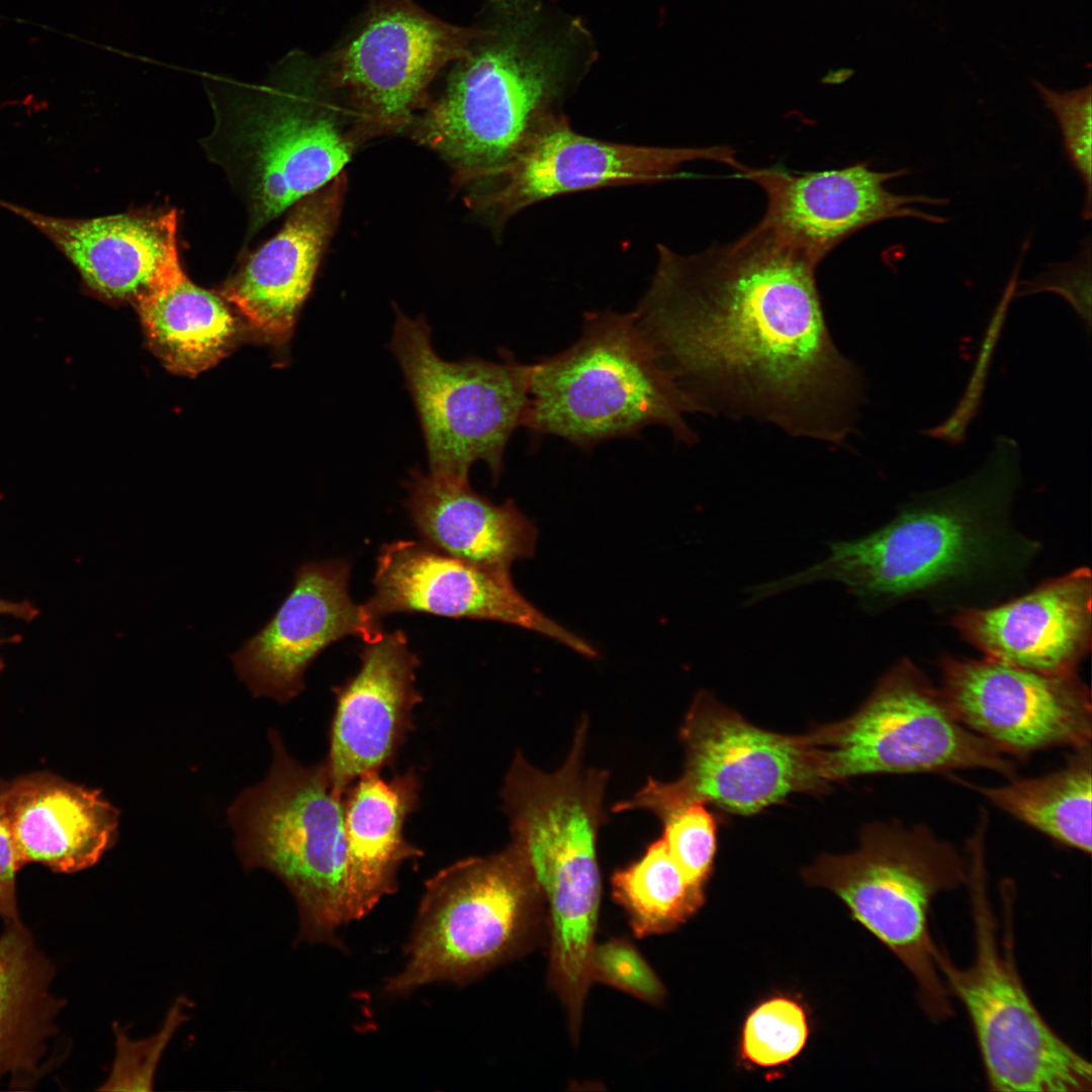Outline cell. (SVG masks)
I'll use <instances>...</instances> for the list:
<instances>
[{
    "instance_id": "cell-1",
    "label": "cell",
    "mask_w": 1092,
    "mask_h": 1092,
    "mask_svg": "<svg viewBox=\"0 0 1092 1092\" xmlns=\"http://www.w3.org/2000/svg\"><path fill=\"white\" fill-rule=\"evenodd\" d=\"M657 254L633 312L701 413L837 445L855 430L863 379L828 330L818 263L758 225L696 254Z\"/></svg>"
},
{
    "instance_id": "cell-2",
    "label": "cell",
    "mask_w": 1092,
    "mask_h": 1092,
    "mask_svg": "<svg viewBox=\"0 0 1092 1092\" xmlns=\"http://www.w3.org/2000/svg\"><path fill=\"white\" fill-rule=\"evenodd\" d=\"M1020 485L1019 445L997 437L971 475L913 494L883 527L829 543L824 559L758 592L767 599L834 581L871 611L917 599L953 612L984 607L1018 586L1041 549L1013 523Z\"/></svg>"
},
{
    "instance_id": "cell-3",
    "label": "cell",
    "mask_w": 1092,
    "mask_h": 1092,
    "mask_svg": "<svg viewBox=\"0 0 1092 1092\" xmlns=\"http://www.w3.org/2000/svg\"><path fill=\"white\" fill-rule=\"evenodd\" d=\"M587 37L576 19L556 21L536 0H488L444 92L418 121L417 139L451 162L460 181L488 179L562 113L592 62Z\"/></svg>"
},
{
    "instance_id": "cell-4",
    "label": "cell",
    "mask_w": 1092,
    "mask_h": 1092,
    "mask_svg": "<svg viewBox=\"0 0 1092 1092\" xmlns=\"http://www.w3.org/2000/svg\"><path fill=\"white\" fill-rule=\"evenodd\" d=\"M213 126L200 142L247 210V245L339 176L356 148L321 59L292 51L262 83L203 74Z\"/></svg>"
},
{
    "instance_id": "cell-5",
    "label": "cell",
    "mask_w": 1092,
    "mask_h": 1092,
    "mask_svg": "<svg viewBox=\"0 0 1092 1092\" xmlns=\"http://www.w3.org/2000/svg\"><path fill=\"white\" fill-rule=\"evenodd\" d=\"M268 738V775L228 810L238 855L244 868L265 869L290 891L300 941L343 948L337 930L365 917L351 885L344 794L334 787L325 759L303 765L277 729Z\"/></svg>"
},
{
    "instance_id": "cell-6",
    "label": "cell",
    "mask_w": 1092,
    "mask_h": 1092,
    "mask_svg": "<svg viewBox=\"0 0 1092 1092\" xmlns=\"http://www.w3.org/2000/svg\"><path fill=\"white\" fill-rule=\"evenodd\" d=\"M699 412L660 363L634 312L608 309L585 313L571 346L531 364L524 427L583 449L654 425L694 444L686 416Z\"/></svg>"
},
{
    "instance_id": "cell-7",
    "label": "cell",
    "mask_w": 1092,
    "mask_h": 1092,
    "mask_svg": "<svg viewBox=\"0 0 1092 1092\" xmlns=\"http://www.w3.org/2000/svg\"><path fill=\"white\" fill-rule=\"evenodd\" d=\"M803 877L836 894L852 917L899 959L930 1019L952 1015L928 925L933 900L968 881L967 856L951 842L923 824L872 823L862 829L856 850L824 854Z\"/></svg>"
},
{
    "instance_id": "cell-8",
    "label": "cell",
    "mask_w": 1092,
    "mask_h": 1092,
    "mask_svg": "<svg viewBox=\"0 0 1092 1092\" xmlns=\"http://www.w3.org/2000/svg\"><path fill=\"white\" fill-rule=\"evenodd\" d=\"M544 899L512 842L442 869L426 882L406 963L386 981L384 992L398 997L435 982L464 986L476 980L526 946Z\"/></svg>"
},
{
    "instance_id": "cell-9",
    "label": "cell",
    "mask_w": 1092,
    "mask_h": 1092,
    "mask_svg": "<svg viewBox=\"0 0 1092 1092\" xmlns=\"http://www.w3.org/2000/svg\"><path fill=\"white\" fill-rule=\"evenodd\" d=\"M968 881L975 958L965 969L936 946L935 963L949 994L964 1005L987 1083L998 1092H1082L1092 1086L1091 1065L1041 1016L998 939L987 888L985 841H968Z\"/></svg>"
},
{
    "instance_id": "cell-10",
    "label": "cell",
    "mask_w": 1092,
    "mask_h": 1092,
    "mask_svg": "<svg viewBox=\"0 0 1092 1092\" xmlns=\"http://www.w3.org/2000/svg\"><path fill=\"white\" fill-rule=\"evenodd\" d=\"M587 726L583 717L566 760L552 774L518 752L502 791L512 843L548 901L552 937L565 944L595 936L601 897L597 848L608 774L584 765Z\"/></svg>"
},
{
    "instance_id": "cell-11",
    "label": "cell",
    "mask_w": 1092,
    "mask_h": 1092,
    "mask_svg": "<svg viewBox=\"0 0 1092 1092\" xmlns=\"http://www.w3.org/2000/svg\"><path fill=\"white\" fill-rule=\"evenodd\" d=\"M805 735L822 792L831 783L878 774L986 769L1016 776L1012 758L966 728L940 688L906 657L852 715Z\"/></svg>"
},
{
    "instance_id": "cell-12",
    "label": "cell",
    "mask_w": 1092,
    "mask_h": 1092,
    "mask_svg": "<svg viewBox=\"0 0 1092 1092\" xmlns=\"http://www.w3.org/2000/svg\"><path fill=\"white\" fill-rule=\"evenodd\" d=\"M395 314L389 348L417 411L430 473L468 480L470 467L482 461L497 479L508 442L524 427L531 365L510 353L498 362L446 361L423 316L412 320L397 308Z\"/></svg>"
},
{
    "instance_id": "cell-13",
    "label": "cell",
    "mask_w": 1092,
    "mask_h": 1092,
    "mask_svg": "<svg viewBox=\"0 0 1092 1092\" xmlns=\"http://www.w3.org/2000/svg\"><path fill=\"white\" fill-rule=\"evenodd\" d=\"M679 738L686 755L681 776L670 783L648 779L613 811L644 809L658 817L699 802L752 815L792 793H821L805 734L759 728L706 691L695 697Z\"/></svg>"
},
{
    "instance_id": "cell-14",
    "label": "cell",
    "mask_w": 1092,
    "mask_h": 1092,
    "mask_svg": "<svg viewBox=\"0 0 1092 1092\" xmlns=\"http://www.w3.org/2000/svg\"><path fill=\"white\" fill-rule=\"evenodd\" d=\"M476 33L477 25L448 23L413 0H376L349 40L321 62L362 123L394 128L410 121L438 73Z\"/></svg>"
},
{
    "instance_id": "cell-15",
    "label": "cell",
    "mask_w": 1092,
    "mask_h": 1092,
    "mask_svg": "<svg viewBox=\"0 0 1092 1092\" xmlns=\"http://www.w3.org/2000/svg\"><path fill=\"white\" fill-rule=\"evenodd\" d=\"M714 161L739 171L731 147H652L613 143L575 131L563 113L549 119L516 156L489 177L470 206L503 225L523 209L563 194L652 184L678 176L687 163Z\"/></svg>"
},
{
    "instance_id": "cell-16",
    "label": "cell",
    "mask_w": 1092,
    "mask_h": 1092,
    "mask_svg": "<svg viewBox=\"0 0 1092 1092\" xmlns=\"http://www.w3.org/2000/svg\"><path fill=\"white\" fill-rule=\"evenodd\" d=\"M940 690L957 719L1008 757L1091 746L1089 687L1073 673H1044L989 657L939 660Z\"/></svg>"
},
{
    "instance_id": "cell-17",
    "label": "cell",
    "mask_w": 1092,
    "mask_h": 1092,
    "mask_svg": "<svg viewBox=\"0 0 1092 1092\" xmlns=\"http://www.w3.org/2000/svg\"><path fill=\"white\" fill-rule=\"evenodd\" d=\"M373 585L374 595L361 606L377 626L394 613L490 620L537 632L586 657L598 655L586 641L530 604L516 588L510 570L477 565L425 542L383 545Z\"/></svg>"
},
{
    "instance_id": "cell-18",
    "label": "cell",
    "mask_w": 1092,
    "mask_h": 1092,
    "mask_svg": "<svg viewBox=\"0 0 1092 1092\" xmlns=\"http://www.w3.org/2000/svg\"><path fill=\"white\" fill-rule=\"evenodd\" d=\"M739 173L761 187L766 197L765 212L756 225L818 264L845 239L874 223L900 217L930 223L947 220L916 207L944 205L945 199L886 188L889 180L907 175V169L881 172L862 162L802 173L745 165Z\"/></svg>"
},
{
    "instance_id": "cell-19",
    "label": "cell",
    "mask_w": 1092,
    "mask_h": 1092,
    "mask_svg": "<svg viewBox=\"0 0 1092 1092\" xmlns=\"http://www.w3.org/2000/svg\"><path fill=\"white\" fill-rule=\"evenodd\" d=\"M345 560L309 561L295 572L293 587L274 616L231 658L238 677L256 698L285 704L304 690V672L330 644L349 635L365 643L380 639L349 596Z\"/></svg>"
},
{
    "instance_id": "cell-20",
    "label": "cell",
    "mask_w": 1092,
    "mask_h": 1092,
    "mask_svg": "<svg viewBox=\"0 0 1092 1092\" xmlns=\"http://www.w3.org/2000/svg\"><path fill=\"white\" fill-rule=\"evenodd\" d=\"M0 206L48 238L78 271L82 290L105 302L133 304L183 272L174 208L68 218L2 199Z\"/></svg>"
},
{
    "instance_id": "cell-21",
    "label": "cell",
    "mask_w": 1092,
    "mask_h": 1092,
    "mask_svg": "<svg viewBox=\"0 0 1092 1092\" xmlns=\"http://www.w3.org/2000/svg\"><path fill=\"white\" fill-rule=\"evenodd\" d=\"M407 642L405 633L395 630L365 643L357 673L332 689L335 709L325 760L342 794L361 776L392 765L415 728L414 710L423 699L415 686L421 662Z\"/></svg>"
},
{
    "instance_id": "cell-22",
    "label": "cell",
    "mask_w": 1092,
    "mask_h": 1092,
    "mask_svg": "<svg viewBox=\"0 0 1092 1092\" xmlns=\"http://www.w3.org/2000/svg\"><path fill=\"white\" fill-rule=\"evenodd\" d=\"M1088 567L995 606L961 609L949 623L986 657L1044 673H1073L1091 651Z\"/></svg>"
},
{
    "instance_id": "cell-23",
    "label": "cell",
    "mask_w": 1092,
    "mask_h": 1092,
    "mask_svg": "<svg viewBox=\"0 0 1092 1092\" xmlns=\"http://www.w3.org/2000/svg\"><path fill=\"white\" fill-rule=\"evenodd\" d=\"M346 188L341 173L296 202L280 231L223 284L220 296L267 342L290 340L339 223Z\"/></svg>"
},
{
    "instance_id": "cell-24",
    "label": "cell",
    "mask_w": 1092,
    "mask_h": 1092,
    "mask_svg": "<svg viewBox=\"0 0 1092 1092\" xmlns=\"http://www.w3.org/2000/svg\"><path fill=\"white\" fill-rule=\"evenodd\" d=\"M6 807L20 868L40 863L72 874L116 842L119 810L102 793L49 771L8 782Z\"/></svg>"
},
{
    "instance_id": "cell-25",
    "label": "cell",
    "mask_w": 1092,
    "mask_h": 1092,
    "mask_svg": "<svg viewBox=\"0 0 1092 1092\" xmlns=\"http://www.w3.org/2000/svg\"><path fill=\"white\" fill-rule=\"evenodd\" d=\"M405 508L431 547L489 568L510 570L535 553L537 530L512 499L495 505L468 480L413 470Z\"/></svg>"
},
{
    "instance_id": "cell-26",
    "label": "cell",
    "mask_w": 1092,
    "mask_h": 1092,
    "mask_svg": "<svg viewBox=\"0 0 1092 1092\" xmlns=\"http://www.w3.org/2000/svg\"><path fill=\"white\" fill-rule=\"evenodd\" d=\"M421 778L415 768L388 781L380 771L358 778L344 794V825L352 889L366 916L398 889V871L423 850L404 837L407 817L418 809Z\"/></svg>"
},
{
    "instance_id": "cell-27",
    "label": "cell",
    "mask_w": 1092,
    "mask_h": 1092,
    "mask_svg": "<svg viewBox=\"0 0 1092 1092\" xmlns=\"http://www.w3.org/2000/svg\"><path fill=\"white\" fill-rule=\"evenodd\" d=\"M54 970L22 925L6 926L0 936V1082L15 1087L39 1076V1062L63 1001L54 998Z\"/></svg>"
},
{
    "instance_id": "cell-28",
    "label": "cell",
    "mask_w": 1092,
    "mask_h": 1092,
    "mask_svg": "<svg viewBox=\"0 0 1092 1092\" xmlns=\"http://www.w3.org/2000/svg\"><path fill=\"white\" fill-rule=\"evenodd\" d=\"M148 344L170 371L195 376L234 347L238 323L225 300L183 271L134 303Z\"/></svg>"
},
{
    "instance_id": "cell-29",
    "label": "cell",
    "mask_w": 1092,
    "mask_h": 1092,
    "mask_svg": "<svg viewBox=\"0 0 1092 1092\" xmlns=\"http://www.w3.org/2000/svg\"><path fill=\"white\" fill-rule=\"evenodd\" d=\"M959 782L1053 841L1091 853V746L1072 750L1062 767L1042 776L994 787Z\"/></svg>"
},
{
    "instance_id": "cell-30",
    "label": "cell",
    "mask_w": 1092,
    "mask_h": 1092,
    "mask_svg": "<svg viewBox=\"0 0 1092 1092\" xmlns=\"http://www.w3.org/2000/svg\"><path fill=\"white\" fill-rule=\"evenodd\" d=\"M611 884L613 897L628 913L637 936L675 929L705 902V887L686 877L662 838L638 860L614 873Z\"/></svg>"
},
{
    "instance_id": "cell-31",
    "label": "cell",
    "mask_w": 1092,
    "mask_h": 1092,
    "mask_svg": "<svg viewBox=\"0 0 1092 1092\" xmlns=\"http://www.w3.org/2000/svg\"><path fill=\"white\" fill-rule=\"evenodd\" d=\"M808 1036V1017L803 1006L791 997L774 996L746 1017L740 1055L754 1067H778L795 1059Z\"/></svg>"
},
{
    "instance_id": "cell-32",
    "label": "cell",
    "mask_w": 1092,
    "mask_h": 1092,
    "mask_svg": "<svg viewBox=\"0 0 1092 1092\" xmlns=\"http://www.w3.org/2000/svg\"><path fill=\"white\" fill-rule=\"evenodd\" d=\"M662 840L686 877L704 886L713 871L717 822L706 804L694 802L658 816Z\"/></svg>"
},
{
    "instance_id": "cell-33",
    "label": "cell",
    "mask_w": 1092,
    "mask_h": 1092,
    "mask_svg": "<svg viewBox=\"0 0 1092 1092\" xmlns=\"http://www.w3.org/2000/svg\"><path fill=\"white\" fill-rule=\"evenodd\" d=\"M190 1002L179 998L172 1005L163 1027L153 1036L132 1040L115 1023L116 1055L108 1079L99 1090L152 1091L160 1059L178 1026L185 1020Z\"/></svg>"
},
{
    "instance_id": "cell-34",
    "label": "cell",
    "mask_w": 1092,
    "mask_h": 1092,
    "mask_svg": "<svg viewBox=\"0 0 1092 1092\" xmlns=\"http://www.w3.org/2000/svg\"><path fill=\"white\" fill-rule=\"evenodd\" d=\"M1046 106L1054 112L1063 136L1066 154L1080 175L1086 190L1083 209L1091 216V89L1058 93L1037 84Z\"/></svg>"
},
{
    "instance_id": "cell-35",
    "label": "cell",
    "mask_w": 1092,
    "mask_h": 1092,
    "mask_svg": "<svg viewBox=\"0 0 1092 1092\" xmlns=\"http://www.w3.org/2000/svg\"><path fill=\"white\" fill-rule=\"evenodd\" d=\"M592 981L599 980L641 1000L658 1004L665 996L659 978L627 940L614 938L597 945L590 953Z\"/></svg>"
},
{
    "instance_id": "cell-36",
    "label": "cell",
    "mask_w": 1092,
    "mask_h": 1092,
    "mask_svg": "<svg viewBox=\"0 0 1092 1092\" xmlns=\"http://www.w3.org/2000/svg\"><path fill=\"white\" fill-rule=\"evenodd\" d=\"M1039 291H1053L1061 294L1074 307L1085 324L1087 333L1091 328V283L1089 265H1073L1051 270L1049 273L1024 284L1017 294L1024 295Z\"/></svg>"
},
{
    "instance_id": "cell-37",
    "label": "cell",
    "mask_w": 1092,
    "mask_h": 1092,
    "mask_svg": "<svg viewBox=\"0 0 1092 1092\" xmlns=\"http://www.w3.org/2000/svg\"><path fill=\"white\" fill-rule=\"evenodd\" d=\"M7 785L0 780V916L10 926L22 924L16 896V875L21 868L6 807Z\"/></svg>"
},
{
    "instance_id": "cell-38",
    "label": "cell",
    "mask_w": 1092,
    "mask_h": 1092,
    "mask_svg": "<svg viewBox=\"0 0 1092 1092\" xmlns=\"http://www.w3.org/2000/svg\"><path fill=\"white\" fill-rule=\"evenodd\" d=\"M39 614V610L29 601L13 602L0 599V615L10 616L15 619H20L25 622H31ZM21 641L19 635H12L10 637H0V646L4 644H12ZM5 662L0 657V672L3 670Z\"/></svg>"
}]
</instances>
